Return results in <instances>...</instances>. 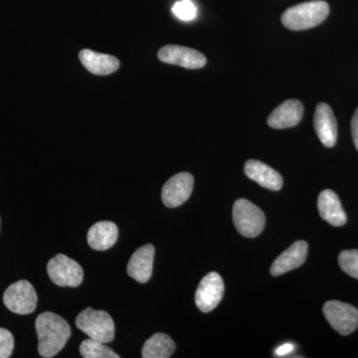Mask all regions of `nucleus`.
Masks as SVG:
<instances>
[{"label": "nucleus", "mask_w": 358, "mask_h": 358, "mask_svg": "<svg viewBox=\"0 0 358 358\" xmlns=\"http://www.w3.org/2000/svg\"><path fill=\"white\" fill-rule=\"evenodd\" d=\"M119 237V229L114 222L101 221L94 224L88 232V243L92 249L105 251L112 248Z\"/></svg>", "instance_id": "18"}, {"label": "nucleus", "mask_w": 358, "mask_h": 358, "mask_svg": "<svg viewBox=\"0 0 358 358\" xmlns=\"http://www.w3.org/2000/svg\"><path fill=\"white\" fill-rule=\"evenodd\" d=\"M194 178L188 173L176 174L166 181L162 192V199L169 208H176L187 201L192 195Z\"/></svg>", "instance_id": "10"}, {"label": "nucleus", "mask_w": 358, "mask_h": 358, "mask_svg": "<svg viewBox=\"0 0 358 358\" xmlns=\"http://www.w3.org/2000/svg\"><path fill=\"white\" fill-rule=\"evenodd\" d=\"M162 62L166 64L180 66L186 69H200L206 64L203 54L195 49L178 45H167L159 49L157 53Z\"/></svg>", "instance_id": "9"}, {"label": "nucleus", "mask_w": 358, "mask_h": 358, "mask_svg": "<svg viewBox=\"0 0 358 358\" xmlns=\"http://www.w3.org/2000/svg\"><path fill=\"white\" fill-rule=\"evenodd\" d=\"M233 222L244 237L259 236L265 227V214L247 199H238L233 205Z\"/></svg>", "instance_id": "4"}, {"label": "nucleus", "mask_w": 358, "mask_h": 358, "mask_svg": "<svg viewBox=\"0 0 358 358\" xmlns=\"http://www.w3.org/2000/svg\"><path fill=\"white\" fill-rule=\"evenodd\" d=\"M294 350V346L292 345V343H286V345L279 346V348L275 350V355H277V357H285V355H288L289 353L293 352Z\"/></svg>", "instance_id": "25"}, {"label": "nucleus", "mask_w": 358, "mask_h": 358, "mask_svg": "<svg viewBox=\"0 0 358 358\" xmlns=\"http://www.w3.org/2000/svg\"><path fill=\"white\" fill-rule=\"evenodd\" d=\"M317 208L320 217L334 227H341L346 223L345 212L343 211L338 195L333 190L326 189L320 192Z\"/></svg>", "instance_id": "16"}, {"label": "nucleus", "mask_w": 358, "mask_h": 358, "mask_svg": "<svg viewBox=\"0 0 358 358\" xmlns=\"http://www.w3.org/2000/svg\"><path fill=\"white\" fill-rule=\"evenodd\" d=\"M76 326L90 338L110 343L115 338V324L112 317L103 310L88 308L78 315Z\"/></svg>", "instance_id": "3"}, {"label": "nucleus", "mask_w": 358, "mask_h": 358, "mask_svg": "<svg viewBox=\"0 0 358 358\" xmlns=\"http://www.w3.org/2000/svg\"><path fill=\"white\" fill-rule=\"evenodd\" d=\"M244 171L247 178L255 181L264 188L278 192L282 187L284 180L281 174L262 162L256 159L248 160L245 164Z\"/></svg>", "instance_id": "15"}, {"label": "nucleus", "mask_w": 358, "mask_h": 358, "mask_svg": "<svg viewBox=\"0 0 358 358\" xmlns=\"http://www.w3.org/2000/svg\"><path fill=\"white\" fill-rule=\"evenodd\" d=\"M303 115V103L292 99L281 103L271 113L268 117V124L275 129L293 128L300 124Z\"/></svg>", "instance_id": "12"}, {"label": "nucleus", "mask_w": 358, "mask_h": 358, "mask_svg": "<svg viewBox=\"0 0 358 358\" xmlns=\"http://www.w3.org/2000/svg\"><path fill=\"white\" fill-rule=\"evenodd\" d=\"M79 58L89 72L99 76H107L120 68V61L114 56L98 53L90 49L80 52Z\"/></svg>", "instance_id": "17"}, {"label": "nucleus", "mask_w": 358, "mask_h": 358, "mask_svg": "<svg viewBox=\"0 0 358 358\" xmlns=\"http://www.w3.org/2000/svg\"><path fill=\"white\" fill-rule=\"evenodd\" d=\"M308 245L306 241L294 242L286 251L282 252L271 266V274L278 277L289 271L301 267L307 259Z\"/></svg>", "instance_id": "14"}, {"label": "nucleus", "mask_w": 358, "mask_h": 358, "mask_svg": "<svg viewBox=\"0 0 358 358\" xmlns=\"http://www.w3.org/2000/svg\"><path fill=\"white\" fill-rule=\"evenodd\" d=\"M47 272L51 281L60 287L77 288L84 279V271L81 266L63 254H59L49 261Z\"/></svg>", "instance_id": "5"}, {"label": "nucleus", "mask_w": 358, "mask_h": 358, "mask_svg": "<svg viewBox=\"0 0 358 358\" xmlns=\"http://www.w3.org/2000/svg\"><path fill=\"white\" fill-rule=\"evenodd\" d=\"M176 350V343L166 334H155L145 343L141 357L143 358H169Z\"/></svg>", "instance_id": "19"}, {"label": "nucleus", "mask_w": 358, "mask_h": 358, "mask_svg": "<svg viewBox=\"0 0 358 358\" xmlns=\"http://www.w3.org/2000/svg\"><path fill=\"white\" fill-rule=\"evenodd\" d=\"M352 134L353 143H355V148L358 150V108L353 115L352 121Z\"/></svg>", "instance_id": "24"}, {"label": "nucleus", "mask_w": 358, "mask_h": 358, "mask_svg": "<svg viewBox=\"0 0 358 358\" xmlns=\"http://www.w3.org/2000/svg\"><path fill=\"white\" fill-rule=\"evenodd\" d=\"M329 14V6L326 1L313 0L287 9L282 15V22L288 29L300 31L320 25Z\"/></svg>", "instance_id": "2"}, {"label": "nucleus", "mask_w": 358, "mask_h": 358, "mask_svg": "<svg viewBox=\"0 0 358 358\" xmlns=\"http://www.w3.org/2000/svg\"><path fill=\"white\" fill-rule=\"evenodd\" d=\"M322 310L327 322L341 336H348L358 327V310L350 303L329 301Z\"/></svg>", "instance_id": "6"}, {"label": "nucleus", "mask_w": 358, "mask_h": 358, "mask_svg": "<svg viewBox=\"0 0 358 358\" xmlns=\"http://www.w3.org/2000/svg\"><path fill=\"white\" fill-rule=\"evenodd\" d=\"M36 291L29 282L21 280L6 289L3 303L9 310L18 315H28L37 307Z\"/></svg>", "instance_id": "7"}, {"label": "nucleus", "mask_w": 358, "mask_h": 358, "mask_svg": "<svg viewBox=\"0 0 358 358\" xmlns=\"http://www.w3.org/2000/svg\"><path fill=\"white\" fill-rule=\"evenodd\" d=\"M339 267L350 277L358 280V250H345L338 256Z\"/></svg>", "instance_id": "21"}, {"label": "nucleus", "mask_w": 358, "mask_h": 358, "mask_svg": "<svg viewBox=\"0 0 358 358\" xmlns=\"http://www.w3.org/2000/svg\"><path fill=\"white\" fill-rule=\"evenodd\" d=\"M313 124L322 145L327 148L334 147L338 138V124L333 110L327 103H320L317 106Z\"/></svg>", "instance_id": "11"}, {"label": "nucleus", "mask_w": 358, "mask_h": 358, "mask_svg": "<svg viewBox=\"0 0 358 358\" xmlns=\"http://www.w3.org/2000/svg\"><path fill=\"white\" fill-rule=\"evenodd\" d=\"M155 249L154 245L147 244L136 250L129 259L128 274L136 282L145 284L152 274Z\"/></svg>", "instance_id": "13"}, {"label": "nucleus", "mask_w": 358, "mask_h": 358, "mask_svg": "<svg viewBox=\"0 0 358 358\" xmlns=\"http://www.w3.org/2000/svg\"><path fill=\"white\" fill-rule=\"evenodd\" d=\"M80 353L84 358H120L106 343L88 338L80 345Z\"/></svg>", "instance_id": "20"}, {"label": "nucleus", "mask_w": 358, "mask_h": 358, "mask_svg": "<svg viewBox=\"0 0 358 358\" xmlns=\"http://www.w3.org/2000/svg\"><path fill=\"white\" fill-rule=\"evenodd\" d=\"M14 338L10 331L0 327V358H8L13 355Z\"/></svg>", "instance_id": "23"}, {"label": "nucleus", "mask_w": 358, "mask_h": 358, "mask_svg": "<svg viewBox=\"0 0 358 358\" xmlns=\"http://www.w3.org/2000/svg\"><path fill=\"white\" fill-rule=\"evenodd\" d=\"M35 329L38 336V352L45 358L58 355L71 336L69 324L54 313L46 312L39 315L35 322Z\"/></svg>", "instance_id": "1"}, {"label": "nucleus", "mask_w": 358, "mask_h": 358, "mask_svg": "<svg viewBox=\"0 0 358 358\" xmlns=\"http://www.w3.org/2000/svg\"><path fill=\"white\" fill-rule=\"evenodd\" d=\"M223 294L222 278L218 273L211 272L200 282L195 294V303L202 313H209L217 307L222 300Z\"/></svg>", "instance_id": "8"}, {"label": "nucleus", "mask_w": 358, "mask_h": 358, "mask_svg": "<svg viewBox=\"0 0 358 358\" xmlns=\"http://www.w3.org/2000/svg\"><path fill=\"white\" fill-rule=\"evenodd\" d=\"M173 13L178 20L190 21L197 16V7L192 0H180L173 7Z\"/></svg>", "instance_id": "22"}]
</instances>
